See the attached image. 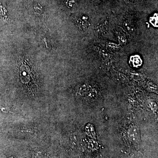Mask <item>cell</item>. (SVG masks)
Segmentation results:
<instances>
[{
    "label": "cell",
    "mask_w": 158,
    "mask_h": 158,
    "mask_svg": "<svg viewBox=\"0 0 158 158\" xmlns=\"http://www.w3.org/2000/svg\"><path fill=\"white\" fill-rule=\"evenodd\" d=\"M131 62L132 63L133 66L138 67L142 64V61L140 57L138 56H135L131 57Z\"/></svg>",
    "instance_id": "6da1fadb"
},
{
    "label": "cell",
    "mask_w": 158,
    "mask_h": 158,
    "mask_svg": "<svg viewBox=\"0 0 158 158\" xmlns=\"http://www.w3.org/2000/svg\"><path fill=\"white\" fill-rule=\"evenodd\" d=\"M13 158V157H11V158Z\"/></svg>",
    "instance_id": "7a4b0ae2"
}]
</instances>
